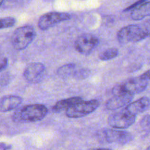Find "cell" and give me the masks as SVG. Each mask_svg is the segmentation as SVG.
I'll return each instance as SVG.
<instances>
[{
	"mask_svg": "<svg viewBox=\"0 0 150 150\" xmlns=\"http://www.w3.org/2000/svg\"><path fill=\"white\" fill-rule=\"evenodd\" d=\"M48 114V108L42 104H32L21 107L14 112L12 120L15 122H35L42 120Z\"/></svg>",
	"mask_w": 150,
	"mask_h": 150,
	"instance_id": "6da1fadb",
	"label": "cell"
},
{
	"mask_svg": "<svg viewBox=\"0 0 150 150\" xmlns=\"http://www.w3.org/2000/svg\"><path fill=\"white\" fill-rule=\"evenodd\" d=\"M35 36L36 32L32 26L26 25L21 26L16 29L12 35V45L16 50L21 51L32 43Z\"/></svg>",
	"mask_w": 150,
	"mask_h": 150,
	"instance_id": "7a4b0ae2",
	"label": "cell"
},
{
	"mask_svg": "<svg viewBox=\"0 0 150 150\" xmlns=\"http://www.w3.org/2000/svg\"><path fill=\"white\" fill-rule=\"evenodd\" d=\"M148 86V81L140 77L132 78L122 83L116 85L112 89L113 95L120 93H129L134 95L144 92Z\"/></svg>",
	"mask_w": 150,
	"mask_h": 150,
	"instance_id": "3957f363",
	"label": "cell"
},
{
	"mask_svg": "<svg viewBox=\"0 0 150 150\" xmlns=\"http://www.w3.org/2000/svg\"><path fill=\"white\" fill-rule=\"evenodd\" d=\"M146 38L139 24H131L122 28L117 33V39L121 45L136 42Z\"/></svg>",
	"mask_w": 150,
	"mask_h": 150,
	"instance_id": "277c9868",
	"label": "cell"
},
{
	"mask_svg": "<svg viewBox=\"0 0 150 150\" xmlns=\"http://www.w3.org/2000/svg\"><path fill=\"white\" fill-rule=\"evenodd\" d=\"M98 139L103 143L126 144L133 140V136L127 131L108 129L98 133Z\"/></svg>",
	"mask_w": 150,
	"mask_h": 150,
	"instance_id": "5b68a950",
	"label": "cell"
},
{
	"mask_svg": "<svg viewBox=\"0 0 150 150\" xmlns=\"http://www.w3.org/2000/svg\"><path fill=\"white\" fill-rule=\"evenodd\" d=\"M100 106L98 100L88 101L81 100L66 111V115L69 118H80L93 113Z\"/></svg>",
	"mask_w": 150,
	"mask_h": 150,
	"instance_id": "8992f818",
	"label": "cell"
},
{
	"mask_svg": "<svg viewBox=\"0 0 150 150\" xmlns=\"http://www.w3.org/2000/svg\"><path fill=\"white\" fill-rule=\"evenodd\" d=\"M71 16L67 13L61 12H49L40 16L38 20V27L41 30H47L61 22L68 21Z\"/></svg>",
	"mask_w": 150,
	"mask_h": 150,
	"instance_id": "52a82bcc",
	"label": "cell"
},
{
	"mask_svg": "<svg viewBox=\"0 0 150 150\" xmlns=\"http://www.w3.org/2000/svg\"><path fill=\"white\" fill-rule=\"evenodd\" d=\"M136 122V117L129 114L124 109L114 113L108 119V125L116 129H126L133 125Z\"/></svg>",
	"mask_w": 150,
	"mask_h": 150,
	"instance_id": "ba28073f",
	"label": "cell"
},
{
	"mask_svg": "<svg viewBox=\"0 0 150 150\" xmlns=\"http://www.w3.org/2000/svg\"><path fill=\"white\" fill-rule=\"evenodd\" d=\"M99 44V39L91 34L81 35L75 42V48L82 55H89Z\"/></svg>",
	"mask_w": 150,
	"mask_h": 150,
	"instance_id": "9c48e42d",
	"label": "cell"
},
{
	"mask_svg": "<svg viewBox=\"0 0 150 150\" xmlns=\"http://www.w3.org/2000/svg\"><path fill=\"white\" fill-rule=\"evenodd\" d=\"M45 67L40 62H32L28 64L23 71V77L32 83H39L45 76Z\"/></svg>",
	"mask_w": 150,
	"mask_h": 150,
	"instance_id": "30bf717a",
	"label": "cell"
},
{
	"mask_svg": "<svg viewBox=\"0 0 150 150\" xmlns=\"http://www.w3.org/2000/svg\"><path fill=\"white\" fill-rule=\"evenodd\" d=\"M133 96L134 95L129 93H120L114 95V96L110 98L106 102L105 108L108 110L114 111V110L119 109L125 105L127 106L128 104L130 103Z\"/></svg>",
	"mask_w": 150,
	"mask_h": 150,
	"instance_id": "8fae6325",
	"label": "cell"
},
{
	"mask_svg": "<svg viewBox=\"0 0 150 150\" xmlns=\"http://www.w3.org/2000/svg\"><path fill=\"white\" fill-rule=\"evenodd\" d=\"M150 105V100L147 97H143L133 103L128 104L124 110L129 114L136 117L138 114L144 112L149 108Z\"/></svg>",
	"mask_w": 150,
	"mask_h": 150,
	"instance_id": "7c38bea8",
	"label": "cell"
},
{
	"mask_svg": "<svg viewBox=\"0 0 150 150\" xmlns=\"http://www.w3.org/2000/svg\"><path fill=\"white\" fill-rule=\"evenodd\" d=\"M22 98L17 95H5L0 98V112H8L14 110L22 103Z\"/></svg>",
	"mask_w": 150,
	"mask_h": 150,
	"instance_id": "4fadbf2b",
	"label": "cell"
},
{
	"mask_svg": "<svg viewBox=\"0 0 150 150\" xmlns=\"http://www.w3.org/2000/svg\"><path fill=\"white\" fill-rule=\"evenodd\" d=\"M150 16V1L143 3L131 11L130 17L134 21H140Z\"/></svg>",
	"mask_w": 150,
	"mask_h": 150,
	"instance_id": "5bb4252c",
	"label": "cell"
},
{
	"mask_svg": "<svg viewBox=\"0 0 150 150\" xmlns=\"http://www.w3.org/2000/svg\"><path fill=\"white\" fill-rule=\"evenodd\" d=\"M82 98H79V97H73V98H67L64 100H61L58 101L56 103L55 105L53 107V110L56 112H59V111H62L63 110H66L67 111L68 108H71L74 105H76L78 103L81 102Z\"/></svg>",
	"mask_w": 150,
	"mask_h": 150,
	"instance_id": "9a60e30c",
	"label": "cell"
},
{
	"mask_svg": "<svg viewBox=\"0 0 150 150\" xmlns=\"http://www.w3.org/2000/svg\"><path fill=\"white\" fill-rule=\"evenodd\" d=\"M79 66L76 65L73 63H70V64H66L62 65L57 70V74L59 77L63 79H70L74 76L75 73L78 69Z\"/></svg>",
	"mask_w": 150,
	"mask_h": 150,
	"instance_id": "2e32d148",
	"label": "cell"
},
{
	"mask_svg": "<svg viewBox=\"0 0 150 150\" xmlns=\"http://www.w3.org/2000/svg\"><path fill=\"white\" fill-rule=\"evenodd\" d=\"M119 51L117 48H111L105 50L99 54V59L102 61H108L118 57Z\"/></svg>",
	"mask_w": 150,
	"mask_h": 150,
	"instance_id": "e0dca14e",
	"label": "cell"
},
{
	"mask_svg": "<svg viewBox=\"0 0 150 150\" xmlns=\"http://www.w3.org/2000/svg\"><path fill=\"white\" fill-rule=\"evenodd\" d=\"M91 70L87 68H83V67H79L76 70V73H75L73 79H76V80H83L86 79L90 76Z\"/></svg>",
	"mask_w": 150,
	"mask_h": 150,
	"instance_id": "ac0fdd59",
	"label": "cell"
},
{
	"mask_svg": "<svg viewBox=\"0 0 150 150\" xmlns=\"http://www.w3.org/2000/svg\"><path fill=\"white\" fill-rule=\"evenodd\" d=\"M16 19L13 17H4L0 18V29L13 27L16 25Z\"/></svg>",
	"mask_w": 150,
	"mask_h": 150,
	"instance_id": "d6986e66",
	"label": "cell"
},
{
	"mask_svg": "<svg viewBox=\"0 0 150 150\" xmlns=\"http://www.w3.org/2000/svg\"><path fill=\"white\" fill-rule=\"evenodd\" d=\"M139 25L142 27V30H143L144 33L145 34L146 38L150 37V18L146 19V21H143Z\"/></svg>",
	"mask_w": 150,
	"mask_h": 150,
	"instance_id": "ffe728a7",
	"label": "cell"
},
{
	"mask_svg": "<svg viewBox=\"0 0 150 150\" xmlns=\"http://www.w3.org/2000/svg\"><path fill=\"white\" fill-rule=\"evenodd\" d=\"M146 1H147V0H138L136 2H135L134 4H131V5L130 6V7H127V8L125 9V10H124V12H127V11H132L133 10H134L135 8H136L137 7H139V6H140L141 4H142L143 3L146 2Z\"/></svg>",
	"mask_w": 150,
	"mask_h": 150,
	"instance_id": "44dd1931",
	"label": "cell"
},
{
	"mask_svg": "<svg viewBox=\"0 0 150 150\" xmlns=\"http://www.w3.org/2000/svg\"><path fill=\"white\" fill-rule=\"evenodd\" d=\"M12 146L10 145L4 143H0V150H9L11 149Z\"/></svg>",
	"mask_w": 150,
	"mask_h": 150,
	"instance_id": "7402d4cb",
	"label": "cell"
},
{
	"mask_svg": "<svg viewBox=\"0 0 150 150\" xmlns=\"http://www.w3.org/2000/svg\"><path fill=\"white\" fill-rule=\"evenodd\" d=\"M7 65V59H4V60L2 61V62L0 64V71H1L2 70H4Z\"/></svg>",
	"mask_w": 150,
	"mask_h": 150,
	"instance_id": "603a6c76",
	"label": "cell"
},
{
	"mask_svg": "<svg viewBox=\"0 0 150 150\" xmlns=\"http://www.w3.org/2000/svg\"><path fill=\"white\" fill-rule=\"evenodd\" d=\"M141 76H142L143 79H146V80H147V81L150 80V70H148V71L145 72V73H143V74H142Z\"/></svg>",
	"mask_w": 150,
	"mask_h": 150,
	"instance_id": "cb8c5ba5",
	"label": "cell"
},
{
	"mask_svg": "<svg viewBox=\"0 0 150 150\" xmlns=\"http://www.w3.org/2000/svg\"><path fill=\"white\" fill-rule=\"evenodd\" d=\"M88 150H112V149H108V148H96V149H90Z\"/></svg>",
	"mask_w": 150,
	"mask_h": 150,
	"instance_id": "d4e9b609",
	"label": "cell"
},
{
	"mask_svg": "<svg viewBox=\"0 0 150 150\" xmlns=\"http://www.w3.org/2000/svg\"><path fill=\"white\" fill-rule=\"evenodd\" d=\"M4 0H0V7H1V4H3V2H4Z\"/></svg>",
	"mask_w": 150,
	"mask_h": 150,
	"instance_id": "484cf974",
	"label": "cell"
},
{
	"mask_svg": "<svg viewBox=\"0 0 150 150\" xmlns=\"http://www.w3.org/2000/svg\"><path fill=\"white\" fill-rule=\"evenodd\" d=\"M146 150H150V146H149V147H147V149H146Z\"/></svg>",
	"mask_w": 150,
	"mask_h": 150,
	"instance_id": "4316f807",
	"label": "cell"
}]
</instances>
